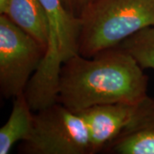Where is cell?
Instances as JSON below:
<instances>
[{
  "label": "cell",
  "instance_id": "6da1fadb",
  "mask_svg": "<svg viewBox=\"0 0 154 154\" xmlns=\"http://www.w3.org/2000/svg\"><path fill=\"white\" fill-rule=\"evenodd\" d=\"M148 77L117 45L92 57L79 53L61 67L57 101L75 113L106 104H138L148 94Z\"/></svg>",
  "mask_w": 154,
  "mask_h": 154
},
{
  "label": "cell",
  "instance_id": "7a4b0ae2",
  "mask_svg": "<svg viewBox=\"0 0 154 154\" xmlns=\"http://www.w3.org/2000/svg\"><path fill=\"white\" fill-rule=\"evenodd\" d=\"M80 55L92 57L154 26V0H94L80 17Z\"/></svg>",
  "mask_w": 154,
  "mask_h": 154
},
{
  "label": "cell",
  "instance_id": "3957f363",
  "mask_svg": "<svg viewBox=\"0 0 154 154\" xmlns=\"http://www.w3.org/2000/svg\"><path fill=\"white\" fill-rule=\"evenodd\" d=\"M22 154H92L82 117L59 102L33 113L28 137L20 142Z\"/></svg>",
  "mask_w": 154,
  "mask_h": 154
},
{
  "label": "cell",
  "instance_id": "277c9868",
  "mask_svg": "<svg viewBox=\"0 0 154 154\" xmlns=\"http://www.w3.org/2000/svg\"><path fill=\"white\" fill-rule=\"evenodd\" d=\"M45 54L44 45L0 15V91L5 98L25 94Z\"/></svg>",
  "mask_w": 154,
  "mask_h": 154
},
{
  "label": "cell",
  "instance_id": "5b68a950",
  "mask_svg": "<svg viewBox=\"0 0 154 154\" xmlns=\"http://www.w3.org/2000/svg\"><path fill=\"white\" fill-rule=\"evenodd\" d=\"M39 1L46 12L50 31L43 65L48 70L57 71L63 63L79 53L81 21L69 12L63 0Z\"/></svg>",
  "mask_w": 154,
  "mask_h": 154
},
{
  "label": "cell",
  "instance_id": "8992f818",
  "mask_svg": "<svg viewBox=\"0 0 154 154\" xmlns=\"http://www.w3.org/2000/svg\"><path fill=\"white\" fill-rule=\"evenodd\" d=\"M137 104H106L78 112L88 128L92 154L104 150L130 122Z\"/></svg>",
  "mask_w": 154,
  "mask_h": 154
},
{
  "label": "cell",
  "instance_id": "52a82bcc",
  "mask_svg": "<svg viewBox=\"0 0 154 154\" xmlns=\"http://www.w3.org/2000/svg\"><path fill=\"white\" fill-rule=\"evenodd\" d=\"M104 150L116 154H154V99L147 95L138 103L130 122Z\"/></svg>",
  "mask_w": 154,
  "mask_h": 154
},
{
  "label": "cell",
  "instance_id": "ba28073f",
  "mask_svg": "<svg viewBox=\"0 0 154 154\" xmlns=\"http://www.w3.org/2000/svg\"><path fill=\"white\" fill-rule=\"evenodd\" d=\"M23 31L44 45L49 43V22L39 0H8L4 13Z\"/></svg>",
  "mask_w": 154,
  "mask_h": 154
},
{
  "label": "cell",
  "instance_id": "9c48e42d",
  "mask_svg": "<svg viewBox=\"0 0 154 154\" xmlns=\"http://www.w3.org/2000/svg\"><path fill=\"white\" fill-rule=\"evenodd\" d=\"M33 113L25 94L15 98L9 119L0 128V154H8L17 142L28 137L33 126Z\"/></svg>",
  "mask_w": 154,
  "mask_h": 154
},
{
  "label": "cell",
  "instance_id": "30bf717a",
  "mask_svg": "<svg viewBox=\"0 0 154 154\" xmlns=\"http://www.w3.org/2000/svg\"><path fill=\"white\" fill-rule=\"evenodd\" d=\"M142 68L154 69V26L140 30L119 45Z\"/></svg>",
  "mask_w": 154,
  "mask_h": 154
},
{
  "label": "cell",
  "instance_id": "8fae6325",
  "mask_svg": "<svg viewBox=\"0 0 154 154\" xmlns=\"http://www.w3.org/2000/svg\"><path fill=\"white\" fill-rule=\"evenodd\" d=\"M94 0H63L64 6L74 17L80 18L83 11Z\"/></svg>",
  "mask_w": 154,
  "mask_h": 154
},
{
  "label": "cell",
  "instance_id": "7c38bea8",
  "mask_svg": "<svg viewBox=\"0 0 154 154\" xmlns=\"http://www.w3.org/2000/svg\"><path fill=\"white\" fill-rule=\"evenodd\" d=\"M8 0H0V14H4L5 12Z\"/></svg>",
  "mask_w": 154,
  "mask_h": 154
}]
</instances>
